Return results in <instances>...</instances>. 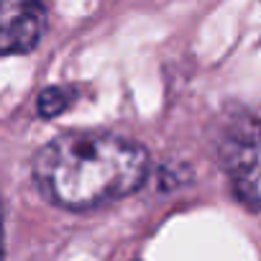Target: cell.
<instances>
[{
  "mask_svg": "<svg viewBox=\"0 0 261 261\" xmlns=\"http://www.w3.org/2000/svg\"><path fill=\"white\" fill-rule=\"evenodd\" d=\"M149 151L105 130H67L46 141L31 164L39 192L64 210H95L144 187Z\"/></svg>",
  "mask_w": 261,
  "mask_h": 261,
  "instance_id": "6da1fadb",
  "label": "cell"
},
{
  "mask_svg": "<svg viewBox=\"0 0 261 261\" xmlns=\"http://www.w3.org/2000/svg\"><path fill=\"white\" fill-rule=\"evenodd\" d=\"M218 156L233 195L248 210L261 213V115L241 113L225 123Z\"/></svg>",
  "mask_w": 261,
  "mask_h": 261,
  "instance_id": "7a4b0ae2",
  "label": "cell"
},
{
  "mask_svg": "<svg viewBox=\"0 0 261 261\" xmlns=\"http://www.w3.org/2000/svg\"><path fill=\"white\" fill-rule=\"evenodd\" d=\"M49 26L46 8L26 0H0V57L34 51Z\"/></svg>",
  "mask_w": 261,
  "mask_h": 261,
  "instance_id": "3957f363",
  "label": "cell"
},
{
  "mask_svg": "<svg viewBox=\"0 0 261 261\" xmlns=\"http://www.w3.org/2000/svg\"><path fill=\"white\" fill-rule=\"evenodd\" d=\"M74 100H77V87H72V85H51V87H46L39 95L36 108H39L41 118H57L64 110H69Z\"/></svg>",
  "mask_w": 261,
  "mask_h": 261,
  "instance_id": "277c9868",
  "label": "cell"
},
{
  "mask_svg": "<svg viewBox=\"0 0 261 261\" xmlns=\"http://www.w3.org/2000/svg\"><path fill=\"white\" fill-rule=\"evenodd\" d=\"M6 258V220H3V205H0V261Z\"/></svg>",
  "mask_w": 261,
  "mask_h": 261,
  "instance_id": "5b68a950",
  "label": "cell"
}]
</instances>
